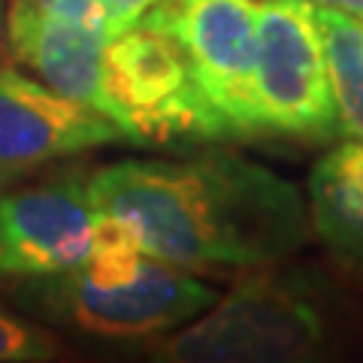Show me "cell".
I'll use <instances>...</instances> for the list:
<instances>
[{"label":"cell","mask_w":363,"mask_h":363,"mask_svg":"<svg viewBox=\"0 0 363 363\" xmlns=\"http://www.w3.org/2000/svg\"><path fill=\"white\" fill-rule=\"evenodd\" d=\"M88 197L130 227L143 255L188 272L267 267L312 230L294 182L227 149L106 164L88 176Z\"/></svg>","instance_id":"obj_1"},{"label":"cell","mask_w":363,"mask_h":363,"mask_svg":"<svg viewBox=\"0 0 363 363\" xmlns=\"http://www.w3.org/2000/svg\"><path fill=\"white\" fill-rule=\"evenodd\" d=\"M345 303L318 269H267L240 281L206 312L176 327L155 360L297 363L342 348Z\"/></svg>","instance_id":"obj_2"},{"label":"cell","mask_w":363,"mask_h":363,"mask_svg":"<svg viewBox=\"0 0 363 363\" xmlns=\"http://www.w3.org/2000/svg\"><path fill=\"white\" fill-rule=\"evenodd\" d=\"M13 300L37 321L82 336L145 339L206 312L218 291L194 272L136 252L124 257L88 255L79 267L18 281Z\"/></svg>","instance_id":"obj_3"},{"label":"cell","mask_w":363,"mask_h":363,"mask_svg":"<svg viewBox=\"0 0 363 363\" xmlns=\"http://www.w3.org/2000/svg\"><path fill=\"white\" fill-rule=\"evenodd\" d=\"M106 91L130 145L230 140L185 49L167 30L133 25L106 43Z\"/></svg>","instance_id":"obj_4"},{"label":"cell","mask_w":363,"mask_h":363,"mask_svg":"<svg viewBox=\"0 0 363 363\" xmlns=\"http://www.w3.org/2000/svg\"><path fill=\"white\" fill-rule=\"evenodd\" d=\"M255 104L264 136L327 143L339 136L321 33L309 0H260Z\"/></svg>","instance_id":"obj_5"},{"label":"cell","mask_w":363,"mask_h":363,"mask_svg":"<svg viewBox=\"0 0 363 363\" xmlns=\"http://www.w3.org/2000/svg\"><path fill=\"white\" fill-rule=\"evenodd\" d=\"M140 25L179 40L230 140L264 136L255 104L257 0H161Z\"/></svg>","instance_id":"obj_6"},{"label":"cell","mask_w":363,"mask_h":363,"mask_svg":"<svg viewBox=\"0 0 363 363\" xmlns=\"http://www.w3.org/2000/svg\"><path fill=\"white\" fill-rule=\"evenodd\" d=\"M85 167H67L33 185L0 191V285L85 264L94 206Z\"/></svg>","instance_id":"obj_7"},{"label":"cell","mask_w":363,"mask_h":363,"mask_svg":"<svg viewBox=\"0 0 363 363\" xmlns=\"http://www.w3.org/2000/svg\"><path fill=\"white\" fill-rule=\"evenodd\" d=\"M112 143H128L116 121L16 67H0V188L52 161Z\"/></svg>","instance_id":"obj_8"},{"label":"cell","mask_w":363,"mask_h":363,"mask_svg":"<svg viewBox=\"0 0 363 363\" xmlns=\"http://www.w3.org/2000/svg\"><path fill=\"white\" fill-rule=\"evenodd\" d=\"M6 40L13 58L37 73L43 85L116 121V104L106 91V40L100 33L43 13L28 0H13Z\"/></svg>","instance_id":"obj_9"},{"label":"cell","mask_w":363,"mask_h":363,"mask_svg":"<svg viewBox=\"0 0 363 363\" xmlns=\"http://www.w3.org/2000/svg\"><path fill=\"white\" fill-rule=\"evenodd\" d=\"M306 206L321 242L342 264L363 269V143L336 145L312 167Z\"/></svg>","instance_id":"obj_10"},{"label":"cell","mask_w":363,"mask_h":363,"mask_svg":"<svg viewBox=\"0 0 363 363\" xmlns=\"http://www.w3.org/2000/svg\"><path fill=\"white\" fill-rule=\"evenodd\" d=\"M315 25L321 33L324 64L330 76L339 133L363 143V28L357 16L342 9L315 6Z\"/></svg>","instance_id":"obj_11"},{"label":"cell","mask_w":363,"mask_h":363,"mask_svg":"<svg viewBox=\"0 0 363 363\" xmlns=\"http://www.w3.org/2000/svg\"><path fill=\"white\" fill-rule=\"evenodd\" d=\"M64 357V342L40 321L0 306V363H49Z\"/></svg>","instance_id":"obj_12"},{"label":"cell","mask_w":363,"mask_h":363,"mask_svg":"<svg viewBox=\"0 0 363 363\" xmlns=\"http://www.w3.org/2000/svg\"><path fill=\"white\" fill-rule=\"evenodd\" d=\"M100 4H104L109 9V16L116 18L118 30H128L133 25H140L161 0H100Z\"/></svg>","instance_id":"obj_13"},{"label":"cell","mask_w":363,"mask_h":363,"mask_svg":"<svg viewBox=\"0 0 363 363\" xmlns=\"http://www.w3.org/2000/svg\"><path fill=\"white\" fill-rule=\"evenodd\" d=\"M315 6H330V9H342L348 16H363V0H309Z\"/></svg>","instance_id":"obj_14"},{"label":"cell","mask_w":363,"mask_h":363,"mask_svg":"<svg viewBox=\"0 0 363 363\" xmlns=\"http://www.w3.org/2000/svg\"><path fill=\"white\" fill-rule=\"evenodd\" d=\"M0 33H4V0H0Z\"/></svg>","instance_id":"obj_15"},{"label":"cell","mask_w":363,"mask_h":363,"mask_svg":"<svg viewBox=\"0 0 363 363\" xmlns=\"http://www.w3.org/2000/svg\"><path fill=\"white\" fill-rule=\"evenodd\" d=\"M360 28H363V16H360Z\"/></svg>","instance_id":"obj_16"}]
</instances>
